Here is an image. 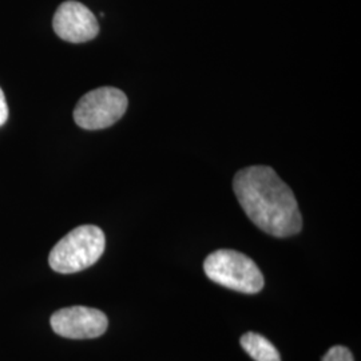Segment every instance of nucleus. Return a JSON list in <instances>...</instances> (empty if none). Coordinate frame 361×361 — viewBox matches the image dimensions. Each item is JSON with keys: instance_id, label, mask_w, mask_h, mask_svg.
Segmentation results:
<instances>
[{"instance_id": "5", "label": "nucleus", "mask_w": 361, "mask_h": 361, "mask_svg": "<svg viewBox=\"0 0 361 361\" xmlns=\"http://www.w3.org/2000/svg\"><path fill=\"white\" fill-rule=\"evenodd\" d=\"M50 323L56 335L74 340L99 337L109 326L107 316L102 310L87 307H68L56 310Z\"/></svg>"}, {"instance_id": "6", "label": "nucleus", "mask_w": 361, "mask_h": 361, "mask_svg": "<svg viewBox=\"0 0 361 361\" xmlns=\"http://www.w3.org/2000/svg\"><path fill=\"white\" fill-rule=\"evenodd\" d=\"M55 34L70 43H85L99 34L95 15L79 1H65L59 6L52 19Z\"/></svg>"}, {"instance_id": "9", "label": "nucleus", "mask_w": 361, "mask_h": 361, "mask_svg": "<svg viewBox=\"0 0 361 361\" xmlns=\"http://www.w3.org/2000/svg\"><path fill=\"white\" fill-rule=\"evenodd\" d=\"M7 118H8V106H7L4 92L0 89V126L6 123Z\"/></svg>"}, {"instance_id": "1", "label": "nucleus", "mask_w": 361, "mask_h": 361, "mask_svg": "<svg viewBox=\"0 0 361 361\" xmlns=\"http://www.w3.org/2000/svg\"><path fill=\"white\" fill-rule=\"evenodd\" d=\"M233 189L246 216L262 232L285 238L302 229L295 194L269 166L240 170L233 180Z\"/></svg>"}, {"instance_id": "2", "label": "nucleus", "mask_w": 361, "mask_h": 361, "mask_svg": "<svg viewBox=\"0 0 361 361\" xmlns=\"http://www.w3.org/2000/svg\"><path fill=\"white\" fill-rule=\"evenodd\" d=\"M104 233L95 225H82L65 235L52 247L49 264L52 271L71 274L92 267L102 257Z\"/></svg>"}, {"instance_id": "4", "label": "nucleus", "mask_w": 361, "mask_h": 361, "mask_svg": "<svg viewBox=\"0 0 361 361\" xmlns=\"http://www.w3.org/2000/svg\"><path fill=\"white\" fill-rule=\"evenodd\" d=\"M128 97L116 87H101L83 95L74 110V121L85 130L113 126L128 110Z\"/></svg>"}, {"instance_id": "7", "label": "nucleus", "mask_w": 361, "mask_h": 361, "mask_svg": "<svg viewBox=\"0 0 361 361\" xmlns=\"http://www.w3.org/2000/svg\"><path fill=\"white\" fill-rule=\"evenodd\" d=\"M241 347L255 361H281L279 350L268 338L256 332L241 336Z\"/></svg>"}, {"instance_id": "3", "label": "nucleus", "mask_w": 361, "mask_h": 361, "mask_svg": "<svg viewBox=\"0 0 361 361\" xmlns=\"http://www.w3.org/2000/svg\"><path fill=\"white\" fill-rule=\"evenodd\" d=\"M204 271L212 281L235 292L256 295L264 288V276L256 262L237 250L213 252L204 262Z\"/></svg>"}, {"instance_id": "8", "label": "nucleus", "mask_w": 361, "mask_h": 361, "mask_svg": "<svg viewBox=\"0 0 361 361\" xmlns=\"http://www.w3.org/2000/svg\"><path fill=\"white\" fill-rule=\"evenodd\" d=\"M322 361H355L353 360V355L350 353V350L345 347L341 345H336L329 349L325 355H324Z\"/></svg>"}]
</instances>
